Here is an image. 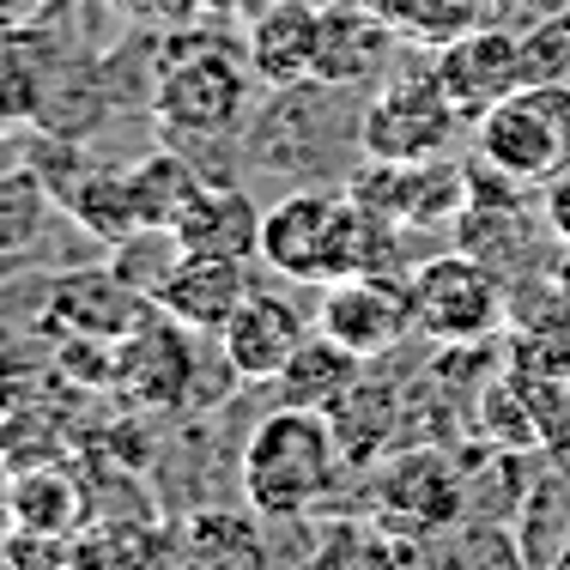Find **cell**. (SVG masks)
<instances>
[{"label": "cell", "mask_w": 570, "mask_h": 570, "mask_svg": "<svg viewBox=\"0 0 570 570\" xmlns=\"http://www.w3.org/2000/svg\"><path fill=\"white\" fill-rule=\"evenodd\" d=\"M341 438H334L328 413H309V406H274L262 425L249 431L237 455V485L249 498L255 515L267 522H292L309 515L341 480Z\"/></svg>", "instance_id": "obj_1"}, {"label": "cell", "mask_w": 570, "mask_h": 570, "mask_svg": "<svg viewBox=\"0 0 570 570\" xmlns=\"http://www.w3.org/2000/svg\"><path fill=\"white\" fill-rule=\"evenodd\" d=\"M413 297V328L438 346H485L498 328H510V285L468 249H450L438 262L406 274Z\"/></svg>", "instance_id": "obj_2"}, {"label": "cell", "mask_w": 570, "mask_h": 570, "mask_svg": "<svg viewBox=\"0 0 570 570\" xmlns=\"http://www.w3.org/2000/svg\"><path fill=\"white\" fill-rule=\"evenodd\" d=\"M473 146L515 183L547 188L559 170H570V86H515L473 121Z\"/></svg>", "instance_id": "obj_3"}, {"label": "cell", "mask_w": 570, "mask_h": 570, "mask_svg": "<svg viewBox=\"0 0 570 570\" xmlns=\"http://www.w3.org/2000/svg\"><path fill=\"white\" fill-rule=\"evenodd\" d=\"M243 110H249V67L230 49L195 43V49H176L158 67L153 116L176 140H219V134H230L243 121Z\"/></svg>", "instance_id": "obj_4"}, {"label": "cell", "mask_w": 570, "mask_h": 570, "mask_svg": "<svg viewBox=\"0 0 570 570\" xmlns=\"http://www.w3.org/2000/svg\"><path fill=\"white\" fill-rule=\"evenodd\" d=\"M450 98L438 91V79L419 73L406 86H383L358 116V153L364 158H389V165H425V158L443 153L455 128Z\"/></svg>", "instance_id": "obj_5"}, {"label": "cell", "mask_w": 570, "mask_h": 570, "mask_svg": "<svg viewBox=\"0 0 570 570\" xmlns=\"http://www.w3.org/2000/svg\"><path fill=\"white\" fill-rule=\"evenodd\" d=\"M195 371H200L195 328H183L176 316L158 309L146 328H134L128 341L116 346L110 383L134 406H146V413H176V406L188 401V389H195Z\"/></svg>", "instance_id": "obj_6"}, {"label": "cell", "mask_w": 570, "mask_h": 570, "mask_svg": "<svg viewBox=\"0 0 570 570\" xmlns=\"http://www.w3.org/2000/svg\"><path fill=\"white\" fill-rule=\"evenodd\" d=\"M158 316V304L146 292H134L116 267H73L49 285V328H61V341H104L121 346L134 328Z\"/></svg>", "instance_id": "obj_7"}, {"label": "cell", "mask_w": 570, "mask_h": 570, "mask_svg": "<svg viewBox=\"0 0 570 570\" xmlns=\"http://www.w3.org/2000/svg\"><path fill=\"white\" fill-rule=\"evenodd\" d=\"M316 328L334 334L341 346H352L358 358H389L413 328V297L406 279H383V274H346L322 292Z\"/></svg>", "instance_id": "obj_8"}, {"label": "cell", "mask_w": 570, "mask_h": 570, "mask_svg": "<svg viewBox=\"0 0 570 570\" xmlns=\"http://www.w3.org/2000/svg\"><path fill=\"white\" fill-rule=\"evenodd\" d=\"M431 79L450 98L461 121H480L492 104H504L522 86V61H515V31L510 24H473L455 43H443L431 56Z\"/></svg>", "instance_id": "obj_9"}, {"label": "cell", "mask_w": 570, "mask_h": 570, "mask_svg": "<svg viewBox=\"0 0 570 570\" xmlns=\"http://www.w3.org/2000/svg\"><path fill=\"white\" fill-rule=\"evenodd\" d=\"M309 334H316V322H304V309H297L292 297L255 285L249 304L225 322L219 346H225V358L237 364L243 383H279V371L297 358V346H304Z\"/></svg>", "instance_id": "obj_10"}, {"label": "cell", "mask_w": 570, "mask_h": 570, "mask_svg": "<svg viewBox=\"0 0 570 570\" xmlns=\"http://www.w3.org/2000/svg\"><path fill=\"white\" fill-rule=\"evenodd\" d=\"M383 510L395 515V522H406L413 534H443L450 522H461L468 515V485H461V468H450L438 450H406L389 461L383 473Z\"/></svg>", "instance_id": "obj_11"}, {"label": "cell", "mask_w": 570, "mask_h": 570, "mask_svg": "<svg viewBox=\"0 0 570 570\" xmlns=\"http://www.w3.org/2000/svg\"><path fill=\"white\" fill-rule=\"evenodd\" d=\"M249 292H255L249 262H237V255H183V267L158 292V309L195 334H225V322L249 304Z\"/></svg>", "instance_id": "obj_12"}, {"label": "cell", "mask_w": 570, "mask_h": 570, "mask_svg": "<svg viewBox=\"0 0 570 570\" xmlns=\"http://www.w3.org/2000/svg\"><path fill=\"white\" fill-rule=\"evenodd\" d=\"M316 61H322V7L304 0H279L249 24V73L274 91L316 86Z\"/></svg>", "instance_id": "obj_13"}, {"label": "cell", "mask_w": 570, "mask_h": 570, "mask_svg": "<svg viewBox=\"0 0 570 570\" xmlns=\"http://www.w3.org/2000/svg\"><path fill=\"white\" fill-rule=\"evenodd\" d=\"M395 24H383L371 7L358 0H334L322 7V61H316V86H371L395 56Z\"/></svg>", "instance_id": "obj_14"}, {"label": "cell", "mask_w": 570, "mask_h": 570, "mask_svg": "<svg viewBox=\"0 0 570 570\" xmlns=\"http://www.w3.org/2000/svg\"><path fill=\"white\" fill-rule=\"evenodd\" d=\"M176 237H183L188 255H237V262H255L262 255V213L243 195L237 183H200L195 200L176 213Z\"/></svg>", "instance_id": "obj_15"}, {"label": "cell", "mask_w": 570, "mask_h": 570, "mask_svg": "<svg viewBox=\"0 0 570 570\" xmlns=\"http://www.w3.org/2000/svg\"><path fill=\"white\" fill-rule=\"evenodd\" d=\"M364 364L371 358H358V352L352 346H341L334 341V334H309L304 346H297V358L285 364L279 371V401L285 406H309V413H334V406H341L352 389L364 383Z\"/></svg>", "instance_id": "obj_16"}, {"label": "cell", "mask_w": 570, "mask_h": 570, "mask_svg": "<svg viewBox=\"0 0 570 570\" xmlns=\"http://www.w3.org/2000/svg\"><path fill=\"white\" fill-rule=\"evenodd\" d=\"M86 485L61 461H24L12 480V528H43V534H79L86 528Z\"/></svg>", "instance_id": "obj_17"}, {"label": "cell", "mask_w": 570, "mask_h": 570, "mask_svg": "<svg viewBox=\"0 0 570 570\" xmlns=\"http://www.w3.org/2000/svg\"><path fill=\"white\" fill-rule=\"evenodd\" d=\"M67 213L91 230V237L121 243L128 230H140V195H134V165H98L79 170L73 188H67Z\"/></svg>", "instance_id": "obj_18"}, {"label": "cell", "mask_w": 570, "mask_h": 570, "mask_svg": "<svg viewBox=\"0 0 570 570\" xmlns=\"http://www.w3.org/2000/svg\"><path fill=\"white\" fill-rule=\"evenodd\" d=\"M401 413H406V401L395 395V389H383V383L364 376V383L328 413L334 438H341V455L346 461H376L401 438Z\"/></svg>", "instance_id": "obj_19"}, {"label": "cell", "mask_w": 570, "mask_h": 570, "mask_svg": "<svg viewBox=\"0 0 570 570\" xmlns=\"http://www.w3.org/2000/svg\"><path fill=\"white\" fill-rule=\"evenodd\" d=\"M431 570H528L522 540L498 528V515H461L431 534Z\"/></svg>", "instance_id": "obj_20"}, {"label": "cell", "mask_w": 570, "mask_h": 570, "mask_svg": "<svg viewBox=\"0 0 570 570\" xmlns=\"http://www.w3.org/2000/svg\"><path fill=\"white\" fill-rule=\"evenodd\" d=\"M473 419H480V431H485L492 450H515V455L540 450V419H534V401H528V389H522V376H515V371L492 376V383L480 389Z\"/></svg>", "instance_id": "obj_21"}, {"label": "cell", "mask_w": 570, "mask_h": 570, "mask_svg": "<svg viewBox=\"0 0 570 570\" xmlns=\"http://www.w3.org/2000/svg\"><path fill=\"white\" fill-rule=\"evenodd\" d=\"M183 237H176L170 225H140V230H128L121 243H110V267L121 279L134 285V292H146L158 304V292H165V279L183 267Z\"/></svg>", "instance_id": "obj_22"}, {"label": "cell", "mask_w": 570, "mask_h": 570, "mask_svg": "<svg viewBox=\"0 0 570 570\" xmlns=\"http://www.w3.org/2000/svg\"><path fill=\"white\" fill-rule=\"evenodd\" d=\"M207 183L183 153H146L134 165V195H140V219L146 225H176V213L195 200V188Z\"/></svg>", "instance_id": "obj_23"}, {"label": "cell", "mask_w": 570, "mask_h": 570, "mask_svg": "<svg viewBox=\"0 0 570 570\" xmlns=\"http://www.w3.org/2000/svg\"><path fill=\"white\" fill-rule=\"evenodd\" d=\"M49 213H56V195L37 170H7L0 176V255H24L37 237H43Z\"/></svg>", "instance_id": "obj_24"}, {"label": "cell", "mask_w": 570, "mask_h": 570, "mask_svg": "<svg viewBox=\"0 0 570 570\" xmlns=\"http://www.w3.org/2000/svg\"><path fill=\"white\" fill-rule=\"evenodd\" d=\"M515 61H522V86H570V7L515 31Z\"/></svg>", "instance_id": "obj_25"}, {"label": "cell", "mask_w": 570, "mask_h": 570, "mask_svg": "<svg viewBox=\"0 0 570 570\" xmlns=\"http://www.w3.org/2000/svg\"><path fill=\"white\" fill-rule=\"evenodd\" d=\"M43 110V67L24 43H0V116L24 121Z\"/></svg>", "instance_id": "obj_26"}, {"label": "cell", "mask_w": 570, "mask_h": 570, "mask_svg": "<svg viewBox=\"0 0 570 570\" xmlns=\"http://www.w3.org/2000/svg\"><path fill=\"white\" fill-rule=\"evenodd\" d=\"M540 219L559 237V249H570V170H559L547 188H540Z\"/></svg>", "instance_id": "obj_27"}, {"label": "cell", "mask_w": 570, "mask_h": 570, "mask_svg": "<svg viewBox=\"0 0 570 570\" xmlns=\"http://www.w3.org/2000/svg\"><path fill=\"white\" fill-rule=\"evenodd\" d=\"M358 7H371L376 19H383V24H395V31L406 37V43H413V31L425 24V12L438 7V0H358Z\"/></svg>", "instance_id": "obj_28"}, {"label": "cell", "mask_w": 570, "mask_h": 570, "mask_svg": "<svg viewBox=\"0 0 570 570\" xmlns=\"http://www.w3.org/2000/svg\"><path fill=\"white\" fill-rule=\"evenodd\" d=\"M12 480H19V461H12V450L0 443V534L12 528Z\"/></svg>", "instance_id": "obj_29"}, {"label": "cell", "mask_w": 570, "mask_h": 570, "mask_svg": "<svg viewBox=\"0 0 570 570\" xmlns=\"http://www.w3.org/2000/svg\"><path fill=\"white\" fill-rule=\"evenodd\" d=\"M461 7H473V12H480V19H485V24H504L510 12L522 7V0H461Z\"/></svg>", "instance_id": "obj_30"}, {"label": "cell", "mask_w": 570, "mask_h": 570, "mask_svg": "<svg viewBox=\"0 0 570 570\" xmlns=\"http://www.w3.org/2000/svg\"><path fill=\"white\" fill-rule=\"evenodd\" d=\"M552 279H559V292H564V297H570V249H564V255H559V267H552Z\"/></svg>", "instance_id": "obj_31"}, {"label": "cell", "mask_w": 570, "mask_h": 570, "mask_svg": "<svg viewBox=\"0 0 570 570\" xmlns=\"http://www.w3.org/2000/svg\"><path fill=\"white\" fill-rule=\"evenodd\" d=\"M0 570H19V564H12V559H7V540H0Z\"/></svg>", "instance_id": "obj_32"}, {"label": "cell", "mask_w": 570, "mask_h": 570, "mask_svg": "<svg viewBox=\"0 0 570 570\" xmlns=\"http://www.w3.org/2000/svg\"><path fill=\"white\" fill-rule=\"evenodd\" d=\"M7 262H19V255H0V279H7Z\"/></svg>", "instance_id": "obj_33"}, {"label": "cell", "mask_w": 570, "mask_h": 570, "mask_svg": "<svg viewBox=\"0 0 570 570\" xmlns=\"http://www.w3.org/2000/svg\"><path fill=\"white\" fill-rule=\"evenodd\" d=\"M0 383H7V358H0Z\"/></svg>", "instance_id": "obj_34"}, {"label": "cell", "mask_w": 570, "mask_h": 570, "mask_svg": "<svg viewBox=\"0 0 570 570\" xmlns=\"http://www.w3.org/2000/svg\"><path fill=\"white\" fill-rule=\"evenodd\" d=\"M0 121H7V116H0Z\"/></svg>", "instance_id": "obj_35"}]
</instances>
